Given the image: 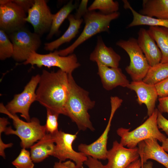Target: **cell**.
I'll list each match as a JSON object with an SVG mask.
<instances>
[{"label":"cell","mask_w":168,"mask_h":168,"mask_svg":"<svg viewBox=\"0 0 168 168\" xmlns=\"http://www.w3.org/2000/svg\"><path fill=\"white\" fill-rule=\"evenodd\" d=\"M69 88L67 73L60 69L56 72L43 70L36 91V101L52 112L65 115Z\"/></svg>","instance_id":"cell-1"},{"label":"cell","mask_w":168,"mask_h":168,"mask_svg":"<svg viewBox=\"0 0 168 168\" xmlns=\"http://www.w3.org/2000/svg\"><path fill=\"white\" fill-rule=\"evenodd\" d=\"M69 91L65 107V115L77 125L80 130L95 129L90 119L88 111L95 106V101L91 100L89 92L78 86L72 74H68Z\"/></svg>","instance_id":"cell-2"},{"label":"cell","mask_w":168,"mask_h":168,"mask_svg":"<svg viewBox=\"0 0 168 168\" xmlns=\"http://www.w3.org/2000/svg\"><path fill=\"white\" fill-rule=\"evenodd\" d=\"M0 112L12 119L15 128L13 130L11 127H7L5 134L17 136L21 140L20 145L22 148H30L47 133L45 126L41 125L39 119L36 118H32L29 122L23 121L16 114L9 112L2 103L0 104Z\"/></svg>","instance_id":"cell-3"},{"label":"cell","mask_w":168,"mask_h":168,"mask_svg":"<svg viewBox=\"0 0 168 168\" xmlns=\"http://www.w3.org/2000/svg\"><path fill=\"white\" fill-rule=\"evenodd\" d=\"M119 15L118 12L105 15L95 11H88L83 17L85 25L79 37L71 45L57 50V53L63 56L72 54L77 47L92 36L102 32H108L110 22L118 18Z\"/></svg>","instance_id":"cell-4"},{"label":"cell","mask_w":168,"mask_h":168,"mask_svg":"<svg viewBox=\"0 0 168 168\" xmlns=\"http://www.w3.org/2000/svg\"><path fill=\"white\" fill-rule=\"evenodd\" d=\"M159 111L155 109L152 114L141 125L130 131L122 127L118 128L116 133L120 137V143L128 148H134L140 142L145 140L155 139L162 142L166 137L159 130L157 118Z\"/></svg>","instance_id":"cell-5"},{"label":"cell","mask_w":168,"mask_h":168,"mask_svg":"<svg viewBox=\"0 0 168 168\" xmlns=\"http://www.w3.org/2000/svg\"><path fill=\"white\" fill-rule=\"evenodd\" d=\"M116 44L124 49L130 57V64L125 70L133 81H142L150 66L139 47L137 39L131 38L127 40H121Z\"/></svg>","instance_id":"cell-6"},{"label":"cell","mask_w":168,"mask_h":168,"mask_svg":"<svg viewBox=\"0 0 168 168\" xmlns=\"http://www.w3.org/2000/svg\"><path fill=\"white\" fill-rule=\"evenodd\" d=\"M23 63L24 65L30 64L32 67L35 65L39 68L42 66L48 68L57 67L68 74H72L74 70L80 66L75 54L62 56L58 54L57 50L46 54L33 52Z\"/></svg>","instance_id":"cell-7"},{"label":"cell","mask_w":168,"mask_h":168,"mask_svg":"<svg viewBox=\"0 0 168 168\" xmlns=\"http://www.w3.org/2000/svg\"><path fill=\"white\" fill-rule=\"evenodd\" d=\"M13 46L12 58L17 62L26 61L33 52H36L41 41L40 35L21 28L9 34Z\"/></svg>","instance_id":"cell-8"},{"label":"cell","mask_w":168,"mask_h":168,"mask_svg":"<svg viewBox=\"0 0 168 168\" xmlns=\"http://www.w3.org/2000/svg\"><path fill=\"white\" fill-rule=\"evenodd\" d=\"M77 132L74 134H70L61 130H58L52 134L55 143L53 156L61 161L70 159L75 163L77 168H83L87 156L82 152L75 151L72 146L77 138Z\"/></svg>","instance_id":"cell-9"},{"label":"cell","mask_w":168,"mask_h":168,"mask_svg":"<svg viewBox=\"0 0 168 168\" xmlns=\"http://www.w3.org/2000/svg\"><path fill=\"white\" fill-rule=\"evenodd\" d=\"M40 76L37 74L32 77L30 80L20 93L15 94L13 98L5 106L10 113H19L27 121L31 119L29 111L32 104L36 101V88L39 84Z\"/></svg>","instance_id":"cell-10"},{"label":"cell","mask_w":168,"mask_h":168,"mask_svg":"<svg viewBox=\"0 0 168 168\" xmlns=\"http://www.w3.org/2000/svg\"><path fill=\"white\" fill-rule=\"evenodd\" d=\"M26 12L11 0L0 1V28L10 34L24 27Z\"/></svg>","instance_id":"cell-11"},{"label":"cell","mask_w":168,"mask_h":168,"mask_svg":"<svg viewBox=\"0 0 168 168\" xmlns=\"http://www.w3.org/2000/svg\"><path fill=\"white\" fill-rule=\"evenodd\" d=\"M44 0H35L25 20L33 26L34 32L40 36L50 30L54 14Z\"/></svg>","instance_id":"cell-12"},{"label":"cell","mask_w":168,"mask_h":168,"mask_svg":"<svg viewBox=\"0 0 168 168\" xmlns=\"http://www.w3.org/2000/svg\"><path fill=\"white\" fill-rule=\"evenodd\" d=\"M110 103L111 110L109 120L101 135L91 144L81 143L78 147L79 151L87 156H90L98 160H105L107 159L108 151L107 147L108 135L111 121L115 112L121 106L120 103L116 100H113Z\"/></svg>","instance_id":"cell-13"},{"label":"cell","mask_w":168,"mask_h":168,"mask_svg":"<svg viewBox=\"0 0 168 168\" xmlns=\"http://www.w3.org/2000/svg\"><path fill=\"white\" fill-rule=\"evenodd\" d=\"M138 147L127 148L117 141L113 142L112 147L108 150V162L105 168H126L139 159Z\"/></svg>","instance_id":"cell-14"},{"label":"cell","mask_w":168,"mask_h":168,"mask_svg":"<svg viewBox=\"0 0 168 168\" xmlns=\"http://www.w3.org/2000/svg\"><path fill=\"white\" fill-rule=\"evenodd\" d=\"M127 88L135 92L137 102L140 105H145L147 115L150 116L155 109L156 102L158 96L155 85L146 83L142 81H132Z\"/></svg>","instance_id":"cell-15"},{"label":"cell","mask_w":168,"mask_h":168,"mask_svg":"<svg viewBox=\"0 0 168 168\" xmlns=\"http://www.w3.org/2000/svg\"><path fill=\"white\" fill-rule=\"evenodd\" d=\"M155 139H148L139 142L138 148L141 161L145 163L149 159L154 160L168 168V154Z\"/></svg>","instance_id":"cell-16"},{"label":"cell","mask_w":168,"mask_h":168,"mask_svg":"<svg viewBox=\"0 0 168 168\" xmlns=\"http://www.w3.org/2000/svg\"><path fill=\"white\" fill-rule=\"evenodd\" d=\"M97 64V74L105 89L110 91L119 86L127 88L130 83L120 68H110L100 63Z\"/></svg>","instance_id":"cell-17"},{"label":"cell","mask_w":168,"mask_h":168,"mask_svg":"<svg viewBox=\"0 0 168 168\" xmlns=\"http://www.w3.org/2000/svg\"><path fill=\"white\" fill-rule=\"evenodd\" d=\"M90 59L110 68H118L120 56L111 47L107 46L101 36L97 38L96 46L90 56Z\"/></svg>","instance_id":"cell-18"},{"label":"cell","mask_w":168,"mask_h":168,"mask_svg":"<svg viewBox=\"0 0 168 168\" xmlns=\"http://www.w3.org/2000/svg\"><path fill=\"white\" fill-rule=\"evenodd\" d=\"M138 35V44L150 66H152L160 63L162 58L161 53L147 30L141 28Z\"/></svg>","instance_id":"cell-19"},{"label":"cell","mask_w":168,"mask_h":168,"mask_svg":"<svg viewBox=\"0 0 168 168\" xmlns=\"http://www.w3.org/2000/svg\"><path fill=\"white\" fill-rule=\"evenodd\" d=\"M55 143L52 134L46 133L41 139L30 147V153L34 163L42 161L49 156H53Z\"/></svg>","instance_id":"cell-20"},{"label":"cell","mask_w":168,"mask_h":168,"mask_svg":"<svg viewBox=\"0 0 168 168\" xmlns=\"http://www.w3.org/2000/svg\"><path fill=\"white\" fill-rule=\"evenodd\" d=\"M69 26L63 34L58 39L44 44V49L46 50L53 51L57 49L60 45L69 42L74 38L78 32L83 19H76L74 15L70 14L68 17Z\"/></svg>","instance_id":"cell-21"},{"label":"cell","mask_w":168,"mask_h":168,"mask_svg":"<svg viewBox=\"0 0 168 168\" xmlns=\"http://www.w3.org/2000/svg\"><path fill=\"white\" fill-rule=\"evenodd\" d=\"M140 13L152 17L168 20V0H143Z\"/></svg>","instance_id":"cell-22"},{"label":"cell","mask_w":168,"mask_h":168,"mask_svg":"<svg viewBox=\"0 0 168 168\" xmlns=\"http://www.w3.org/2000/svg\"><path fill=\"white\" fill-rule=\"evenodd\" d=\"M122 1L124 7L129 9L133 15V21L128 25V28L140 25H148L150 26H157L168 29V20L152 17L142 15L135 11L127 0Z\"/></svg>","instance_id":"cell-23"},{"label":"cell","mask_w":168,"mask_h":168,"mask_svg":"<svg viewBox=\"0 0 168 168\" xmlns=\"http://www.w3.org/2000/svg\"><path fill=\"white\" fill-rule=\"evenodd\" d=\"M147 31L156 43L162 54V63H168V29L157 26H150Z\"/></svg>","instance_id":"cell-24"},{"label":"cell","mask_w":168,"mask_h":168,"mask_svg":"<svg viewBox=\"0 0 168 168\" xmlns=\"http://www.w3.org/2000/svg\"><path fill=\"white\" fill-rule=\"evenodd\" d=\"M77 7V4H73V1L71 0L56 13L54 14L51 27L47 37V39H50L59 32L61 24Z\"/></svg>","instance_id":"cell-25"},{"label":"cell","mask_w":168,"mask_h":168,"mask_svg":"<svg viewBox=\"0 0 168 168\" xmlns=\"http://www.w3.org/2000/svg\"><path fill=\"white\" fill-rule=\"evenodd\" d=\"M168 77V63H160L150 66L142 81L146 83L155 85Z\"/></svg>","instance_id":"cell-26"},{"label":"cell","mask_w":168,"mask_h":168,"mask_svg":"<svg viewBox=\"0 0 168 168\" xmlns=\"http://www.w3.org/2000/svg\"><path fill=\"white\" fill-rule=\"evenodd\" d=\"M119 4L113 0H95L88 8V11L98 10L100 12L105 15L117 12Z\"/></svg>","instance_id":"cell-27"},{"label":"cell","mask_w":168,"mask_h":168,"mask_svg":"<svg viewBox=\"0 0 168 168\" xmlns=\"http://www.w3.org/2000/svg\"><path fill=\"white\" fill-rule=\"evenodd\" d=\"M13 46L7 34L0 29V59L3 60L12 57Z\"/></svg>","instance_id":"cell-28"},{"label":"cell","mask_w":168,"mask_h":168,"mask_svg":"<svg viewBox=\"0 0 168 168\" xmlns=\"http://www.w3.org/2000/svg\"><path fill=\"white\" fill-rule=\"evenodd\" d=\"M12 164L16 168H33L34 166L30 152L24 148L21 149L19 155L12 161Z\"/></svg>","instance_id":"cell-29"},{"label":"cell","mask_w":168,"mask_h":168,"mask_svg":"<svg viewBox=\"0 0 168 168\" xmlns=\"http://www.w3.org/2000/svg\"><path fill=\"white\" fill-rule=\"evenodd\" d=\"M47 117L45 127L47 133L53 134L58 130V119L59 114L46 109Z\"/></svg>","instance_id":"cell-30"},{"label":"cell","mask_w":168,"mask_h":168,"mask_svg":"<svg viewBox=\"0 0 168 168\" xmlns=\"http://www.w3.org/2000/svg\"><path fill=\"white\" fill-rule=\"evenodd\" d=\"M155 85L160 98L168 96V77Z\"/></svg>","instance_id":"cell-31"},{"label":"cell","mask_w":168,"mask_h":168,"mask_svg":"<svg viewBox=\"0 0 168 168\" xmlns=\"http://www.w3.org/2000/svg\"><path fill=\"white\" fill-rule=\"evenodd\" d=\"M88 1L87 0H82L77 10L76 13L74 15L75 17L77 19H82V17L84 16L88 11L87 5Z\"/></svg>","instance_id":"cell-32"},{"label":"cell","mask_w":168,"mask_h":168,"mask_svg":"<svg viewBox=\"0 0 168 168\" xmlns=\"http://www.w3.org/2000/svg\"><path fill=\"white\" fill-rule=\"evenodd\" d=\"M157 123L158 128L161 129L168 135V120L159 111L157 118Z\"/></svg>","instance_id":"cell-33"},{"label":"cell","mask_w":168,"mask_h":168,"mask_svg":"<svg viewBox=\"0 0 168 168\" xmlns=\"http://www.w3.org/2000/svg\"><path fill=\"white\" fill-rule=\"evenodd\" d=\"M84 164L88 168H105L104 165L99 160L90 156H87V159Z\"/></svg>","instance_id":"cell-34"},{"label":"cell","mask_w":168,"mask_h":168,"mask_svg":"<svg viewBox=\"0 0 168 168\" xmlns=\"http://www.w3.org/2000/svg\"><path fill=\"white\" fill-rule=\"evenodd\" d=\"M12 1L27 13L32 6L35 0H13Z\"/></svg>","instance_id":"cell-35"},{"label":"cell","mask_w":168,"mask_h":168,"mask_svg":"<svg viewBox=\"0 0 168 168\" xmlns=\"http://www.w3.org/2000/svg\"><path fill=\"white\" fill-rule=\"evenodd\" d=\"M158 100V110L159 112L161 113H166L168 114V96L159 97Z\"/></svg>","instance_id":"cell-36"},{"label":"cell","mask_w":168,"mask_h":168,"mask_svg":"<svg viewBox=\"0 0 168 168\" xmlns=\"http://www.w3.org/2000/svg\"><path fill=\"white\" fill-rule=\"evenodd\" d=\"M53 168H77L75 163L71 160L55 162Z\"/></svg>","instance_id":"cell-37"},{"label":"cell","mask_w":168,"mask_h":168,"mask_svg":"<svg viewBox=\"0 0 168 168\" xmlns=\"http://www.w3.org/2000/svg\"><path fill=\"white\" fill-rule=\"evenodd\" d=\"M142 162L140 159L131 163L126 168H141Z\"/></svg>","instance_id":"cell-38"},{"label":"cell","mask_w":168,"mask_h":168,"mask_svg":"<svg viewBox=\"0 0 168 168\" xmlns=\"http://www.w3.org/2000/svg\"><path fill=\"white\" fill-rule=\"evenodd\" d=\"M161 146L166 152H168V138H167L162 142Z\"/></svg>","instance_id":"cell-39"},{"label":"cell","mask_w":168,"mask_h":168,"mask_svg":"<svg viewBox=\"0 0 168 168\" xmlns=\"http://www.w3.org/2000/svg\"><path fill=\"white\" fill-rule=\"evenodd\" d=\"M143 168H153V163L151 161L147 162L143 164Z\"/></svg>","instance_id":"cell-40"},{"label":"cell","mask_w":168,"mask_h":168,"mask_svg":"<svg viewBox=\"0 0 168 168\" xmlns=\"http://www.w3.org/2000/svg\"><path fill=\"white\" fill-rule=\"evenodd\" d=\"M142 162V167H141V168H143V164L144 163H143Z\"/></svg>","instance_id":"cell-41"}]
</instances>
